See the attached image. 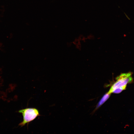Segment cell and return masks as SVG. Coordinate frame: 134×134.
<instances>
[{
    "label": "cell",
    "instance_id": "cell-1",
    "mask_svg": "<svg viewBox=\"0 0 134 134\" xmlns=\"http://www.w3.org/2000/svg\"><path fill=\"white\" fill-rule=\"evenodd\" d=\"M132 80L131 72L122 73L116 78V81L111 86L108 92L111 94L114 90L119 89L124 90L126 88L127 84L131 82Z\"/></svg>",
    "mask_w": 134,
    "mask_h": 134
},
{
    "label": "cell",
    "instance_id": "cell-3",
    "mask_svg": "<svg viewBox=\"0 0 134 134\" xmlns=\"http://www.w3.org/2000/svg\"><path fill=\"white\" fill-rule=\"evenodd\" d=\"M111 94L108 92L105 94L102 97L100 101L98 102L96 108L97 109L101 105L109 98Z\"/></svg>",
    "mask_w": 134,
    "mask_h": 134
},
{
    "label": "cell",
    "instance_id": "cell-2",
    "mask_svg": "<svg viewBox=\"0 0 134 134\" xmlns=\"http://www.w3.org/2000/svg\"><path fill=\"white\" fill-rule=\"evenodd\" d=\"M18 112L22 114L23 117V121L19 124L21 127L29 124L40 115L38 110L35 108H26L19 110Z\"/></svg>",
    "mask_w": 134,
    "mask_h": 134
}]
</instances>
